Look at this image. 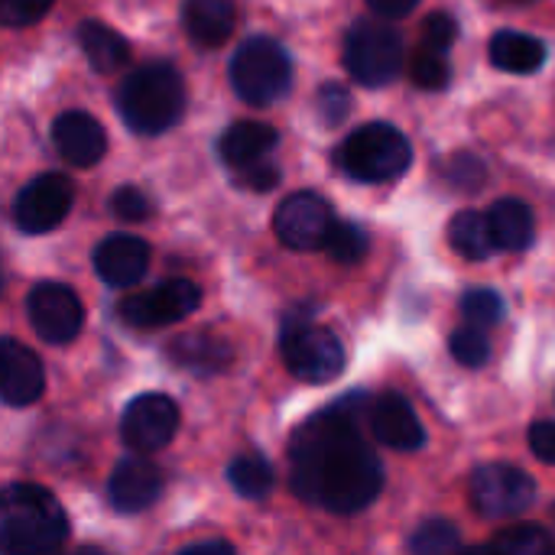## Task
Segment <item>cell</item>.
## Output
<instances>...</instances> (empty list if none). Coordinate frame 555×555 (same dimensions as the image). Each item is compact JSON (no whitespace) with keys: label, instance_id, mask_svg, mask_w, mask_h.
<instances>
[{"label":"cell","instance_id":"43","mask_svg":"<svg viewBox=\"0 0 555 555\" xmlns=\"http://www.w3.org/2000/svg\"><path fill=\"white\" fill-rule=\"evenodd\" d=\"M0 289H3V273H0Z\"/></svg>","mask_w":555,"mask_h":555},{"label":"cell","instance_id":"8","mask_svg":"<svg viewBox=\"0 0 555 555\" xmlns=\"http://www.w3.org/2000/svg\"><path fill=\"white\" fill-rule=\"evenodd\" d=\"M533 501H537V485L517 465L491 462V465L475 468L472 475V504L481 517L507 520V517L530 511Z\"/></svg>","mask_w":555,"mask_h":555},{"label":"cell","instance_id":"32","mask_svg":"<svg viewBox=\"0 0 555 555\" xmlns=\"http://www.w3.org/2000/svg\"><path fill=\"white\" fill-rule=\"evenodd\" d=\"M462 315L475 328H488V325H498L504 319V302L494 289H468L462 299Z\"/></svg>","mask_w":555,"mask_h":555},{"label":"cell","instance_id":"20","mask_svg":"<svg viewBox=\"0 0 555 555\" xmlns=\"http://www.w3.org/2000/svg\"><path fill=\"white\" fill-rule=\"evenodd\" d=\"M276 143H280V133L270 124L241 120V124L224 130V137H221V159L231 169L241 172V169H250L257 163H267L270 153L276 150Z\"/></svg>","mask_w":555,"mask_h":555},{"label":"cell","instance_id":"36","mask_svg":"<svg viewBox=\"0 0 555 555\" xmlns=\"http://www.w3.org/2000/svg\"><path fill=\"white\" fill-rule=\"evenodd\" d=\"M351 111V98L341 85H325L319 91V114L328 120V124H341Z\"/></svg>","mask_w":555,"mask_h":555},{"label":"cell","instance_id":"35","mask_svg":"<svg viewBox=\"0 0 555 555\" xmlns=\"http://www.w3.org/2000/svg\"><path fill=\"white\" fill-rule=\"evenodd\" d=\"M455 36H459V23H455L449 13H433V16L423 23V42H420V46L449 52V46L455 42Z\"/></svg>","mask_w":555,"mask_h":555},{"label":"cell","instance_id":"6","mask_svg":"<svg viewBox=\"0 0 555 555\" xmlns=\"http://www.w3.org/2000/svg\"><path fill=\"white\" fill-rule=\"evenodd\" d=\"M283 361L306 384H328L345 371L341 338L315 322L293 319L283 325Z\"/></svg>","mask_w":555,"mask_h":555},{"label":"cell","instance_id":"34","mask_svg":"<svg viewBox=\"0 0 555 555\" xmlns=\"http://www.w3.org/2000/svg\"><path fill=\"white\" fill-rule=\"evenodd\" d=\"M52 0H0V23L7 26H29L49 13Z\"/></svg>","mask_w":555,"mask_h":555},{"label":"cell","instance_id":"25","mask_svg":"<svg viewBox=\"0 0 555 555\" xmlns=\"http://www.w3.org/2000/svg\"><path fill=\"white\" fill-rule=\"evenodd\" d=\"M449 241L468 260H488L498 250L488 228V215L481 211H459L449 224Z\"/></svg>","mask_w":555,"mask_h":555},{"label":"cell","instance_id":"29","mask_svg":"<svg viewBox=\"0 0 555 555\" xmlns=\"http://www.w3.org/2000/svg\"><path fill=\"white\" fill-rule=\"evenodd\" d=\"M413 555H455L459 553V527L452 520H426L410 537Z\"/></svg>","mask_w":555,"mask_h":555},{"label":"cell","instance_id":"40","mask_svg":"<svg viewBox=\"0 0 555 555\" xmlns=\"http://www.w3.org/2000/svg\"><path fill=\"white\" fill-rule=\"evenodd\" d=\"M179 555H237V553H234V546H231V543H224V540H208V543H195V546L182 550Z\"/></svg>","mask_w":555,"mask_h":555},{"label":"cell","instance_id":"16","mask_svg":"<svg viewBox=\"0 0 555 555\" xmlns=\"http://www.w3.org/2000/svg\"><path fill=\"white\" fill-rule=\"evenodd\" d=\"M159 494H163V475L150 459L140 455L124 459L107 481V498L117 514H140L150 504H156Z\"/></svg>","mask_w":555,"mask_h":555},{"label":"cell","instance_id":"12","mask_svg":"<svg viewBox=\"0 0 555 555\" xmlns=\"http://www.w3.org/2000/svg\"><path fill=\"white\" fill-rule=\"evenodd\" d=\"M29 322L36 335L49 345H68L85 325V306L65 283H39L26 299Z\"/></svg>","mask_w":555,"mask_h":555},{"label":"cell","instance_id":"30","mask_svg":"<svg viewBox=\"0 0 555 555\" xmlns=\"http://www.w3.org/2000/svg\"><path fill=\"white\" fill-rule=\"evenodd\" d=\"M410 72H413V81L420 88H429V91H439L449 85V75H452V65H449V52H439V49H426L420 46L413 62H410Z\"/></svg>","mask_w":555,"mask_h":555},{"label":"cell","instance_id":"39","mask_svg":"<svg viewBox=\"0 0 555 555\" xmlns=\"http://www.w3.org/2000/svg\"><path fill=\"white\" fill-rule=\"evenodd\" d=\"M371 3V10L377 13V16H384V20H400V16H406L420 0H367Z\"/></svg>","mask_w":555,"mask_h":555},{"label":"cell","instance_id":"27","mask_svg":"<svg viewBox=\"0 0 555 555\" xmlns=\"http://www.w3.org/2000/svg\"><path fill=\"white\" fill-rule=\"evenodd\" d=\"M494 555H555V537L537 524L511 527L494 543Z\"/></svg>","mask_w":555,"mask_h":555},{"label":"cell","instance_id":"26","mask_svg":"<svg viewBox=\"0 0 555 555\" xmlns=\"http://www.w3.org/2000/svg\"><path fill=\"white\" fill-rule=\"evenodd\" d=\"M228 481L241 498L260 501L273 491V468L263 455H237L228 468Z\"/></svg>","mask_w":555,"mask_h":555},{"label":"cell","instance_id":"7","mask_svg":"<svg viewBox=\"0 0 555 555\" xmlns=\"http://www.w3.org/2000/svg\"><path fill=\"white\" fill-rule=\"evenodd\" d=\"M345 68L367 88L390 85L403 68V39L387 23H358L345 36Z\"/></svg>","mask_w":555,"mask_h":555},{"label":"cell","instance_id":"3","mask_svg":"<svg viewBox=\"0 0 555 555\" xmlns=\"http://www.w3.org/2000/svg\"><path fill=\"white\" fill-rule=\"evenodd\" d=\"M117 107L130 130L146 137L166 133L185 111L182 75L169 62H146L124 78Z\"/></svg>","mask_w":555,"mask_h":555},{"label":"cell","instance_id":"4","mask_svg":"<svg viewBox=\"0 0 555 555\" xmlns=\"http://www.w3.org/2000/svg\"><path fill=\"white\" fill-rule=\"evenodd\" d=\"M413 163V146L393 124H364L338 150V166L354 182H393Z\"/></svg>","mask_w":555,"mask_h":555},{"label":"cell","instance_id":"22","mask_svg":"<svg viewBox=\"0 0 555 555\" xmlns=\"http://www.w3.org/2000/svg\"><path fill=\"white\" fill-rule=\"evenodd\" d=\"M488 228L498 250H527L537 234V221L527 202L520 198H501L488 211Z\"/></svg>","mask_w":555,"mask_h":555},{"label":"cell","instance_id":"10","mask_svg":"<svg viewBox=\"0 0 555 555\" xmlns=\"http://www.w3.org/2000/svg\"><path fill=\"white\" fill-rule=\"evenodd\" d=\"M202 306V289L192 280H166L120 302V319L137 328H163L189 319Z\"/></svg>","mask_w":555,"mask_h":555},{"label":"cell","instance_id":"37","mask_svg":"<svg viewBox=\"0 0 555 555\" xmlns=\"http://www.w3.org/2000/svg\"><path fill=\"white\" fill-rule=\"evenodd\" d=\"M533 455L546 465H555V423L553 420H540L530 426V436H527Z\"/></svg>","mask_w":555,"mask_h":555},{"label":"cell","instance_id":"38","mask_svg":"<svg viewBox=\"0 0 555 555\" xmlns=\"http://www.w3.org/2000/svg\"><path fill=\"white\" fill-rule=\"evenodd\" d=\"M280 182V169L267 159V163H257L250 169H241V185L254 189V192H267Z\"/></svg>","mask_w":555,"mask_h":555},{"label":"cell","instance_id":"13","mask_svg":"<svg viewBox=\"0 0 555 555\" xmlns=\"http://www.w3.org/2000/svg\"><path fill=\"white\" fill-rule=\"evenodd\" d=\"M179 429V406L166 393H140L120 420V436L133 452H159Z\"/></svg>","mask_w":555,"mask_h":555},{"label":"cell","instance_id":"18","mask_svg":"<svg viewBox=\"0 0 555 555\" xmlns=\"http://www.w3.org/2000/svg\"><path fill=\"white\" fill-rule=\"evenodd\" d=\"M52 140H55L59 153L72 166H94L104 156V150H107L104 127L91 114H85V111L59 114L55 124H52Z\"/></svg>","mask_w":555,"mask_h":555},{"label":"cell","instance_id":"23","mask_svg":"<svg viewBox=\"0 0 555 555\" xmlns=\"http://www.w3.org/2000/svg\"><path fill=\"white\" fill-rule=\"evenodd\" d=\"M78 42H81V49H85V59L91 62V68H94L98 75H117V72H124L127 62H130V46H127V39H124L117 29H111V26H104V23H98V20L81 23Z\"/></svg>","mask_w":555,"mask_h":555},{"label":"cell","instance_id":"17","mask_svg":"<svg viewBox=\"0 0 555 555\" xmlns=\"http://www.w3.org/2000/svg\"><path fill=\"white\" fill-rule=\"evenodd\" d=\"M146 267H150V247L133 234H114L101 241L94 250V270L107 286H120V289L133 286L143 280Z\"/></svg>","mask_w":555,"mask_h":555},{"label":"cell","instance_id":"28","mask_svg":"<svg viewBox=\"0 0 555 555\" xmlns=\"http://www.w3.org/2000/svg\"><path fill=\"white\" fill-rule=\"evenodd\" d=\"M322 250H328V257L335 263H345V267L361 263L367 254V234H364V228H358L351 221H335Z\"/></svg>","mask_w":555,"mask_h":555},{"label":"cell","instance_id":"42","mask_svg":"<svg viewBox=\"0 0 555 555\" xmlns=\"http://www.w3.org/2000/svg\"><path fill=\"white\" fill-rule=\"evenodd\" d=\"M72 555H107V553H101V550H91V546H85V550H78V553H72Z\"/></svg>","mask_w":555,"mask_h":555},{"label":"cell","instance_id":"1","mask_svg":"<svg viewBox=\"0 0 555 555\" xmlns=\"http://www.w3.org/2000/svg\"><path fill=\"white\" fill-rule=\"evenodd\" d=\"M361 397L315 413L289 442L293 491L332 514H358L384 491V465L361 436Z\"/></svg>","mask_w":555,"mask_h":555},{"label":"cell","instance_id":"21","mask_svg":"<svg viewBox=\"0 0 555 555\" xmlns=\"http://www.w3.org/2000/svg\"><path fill=\"white\" fill-rule=\"evenodd\" d=\"M169 361L176 367H185L198 377H208V374H221L231 367L234 361V348L218 338V335H208V332H192V335H182L169 345Z\"/></svg>","mask_w":555,"mask_h":555},{"label":"cell","instance_id":"5","mask_svg":"<svg viewBox=\"0 0 555 555\" xmlns=\"http://www.w3.org/2000/svg\"><path fill=\"white\" fill-rule=\"evenodd\" d=\"M289 81H293L289 55L270 36L247 39L231 59V85L241 94V101L254 107L276 104L289 91Z\"/></svg>","mask_w":555,"mask_h":555},{"label":"cell","instance_id":"31","mask_svg":"<svg viewBox=\"0 0 555 555\" xmlns=\"http://www.w3.org/2000/svg\"><path fill=\"white\" fill-rule=\"evenodd\" d=\"M449 351H452V358H455L459 364H465V367H481V364H488V358H491V341H488V335H485L481 328L465 325V328H459V332L449 338Z\"/></svg>","mask_w":555,"mask_h":555},{"label":"cell","instance_id":"2","mask_svg":"<svg viewBox=\"0 0 555 555\" xmlns=\"http://www.w3.org/2000/svg\"><path fill=\"white\" fill-rule=\"evenodd\" d=\"M68 540L62 504L39 485L0 491V555H59Z\"/></svg>","mask_w":555,"mask_h":555},{"label":"cell","instance_id":"33","mask_svg":"<svg viewBox=\"0 0 555 555\" xmlns=\"http://www.w3.org/2000/svg\"><path fill=\"white\" fill-rule=\"evenodd\" d=\"M111 211H114L120 221H146V218H150V211H153V205H150V198H146L140 189L124 185V189H117V192H114V198H111Z\"/></svg>","mask_w":555,"mask_h":555},{"label":"cell","instance_id":"15","mask_svg":"<svg viewBox=\"0 0 555 555\" xmlns=\"http://www.w3.org/2000/svg\"><path fill=\"white\" fill-rule=\"evenodd\" d=\"M42 361L16 338H0V400L10 406H29L42 397Z\"/></svg>","mask_w":555,"mask_h":555},{"label":"cell","instance_id":"9","mask_svg":"<svg viewBox=\"0 0 555 555\" xmlns=\"http://www.w3.org/2000/svg\"><path fill=\"white\" fill-rule=\"evenodd\" d=\"M335 224L332 205L315 192H293L273 215V231L289 250H319Z\"/></svg>","mask_w":555,"mask_h":555},{"label":"cell","instance_id":"41","mask_svg":"<svg viewBox=\"0 0 555 555\" xmlns=\"http://www.w3.org/2000/svg\"><path fill=\"white\" fill-rule=\"evenodd\" d=\"M462 555H494V550L491 546H472V550H465Z\"/></svg>","mask_w":555,"mask_h":555},{"label":"cell","instance_id":"19","mask_svg":"<svg viewBox=\"0 0 555 555\" xmlns=\"http://www.w3.org/2000/svg\"><path fill=\"white\" fill-rule=\"evenodd\" d=\"M182 23L195 46L218 49L237 26V7L234 0H189L182 7Z\"/></svg>","mask_w":555,"mask_h":555},{"label":"cell","instance_id":"24","mask_svg":"<svg viewBox=\"0 0 555 555\" xmlns=\"http://www.w3.org/2000/svg\"><path fill=\"white\" fill-rule=\"evenodd\" d=\"M491 62L501 72H514V75H530L546 62V46L537 36L527 33H514L504 29L491 39Z\"/></svg>","mask_w":555,"mask_h":555},{"label":"cell","instance_id":"14","mask_svg":"<svg viewBox=\"0 0 555 555\" xmlns=\"http://www.w3.org/2000/svg\"><path fill=\"white\" fill-rule=\"evenodd\" d=\"M367 423H371L374 439L380 446H387V449L416 452L426 442V433H423V423H420L416 410L400 393H380V397H374L371 406H367Z\"/></svg>","mask_w":555,"mask_h":555},{"label":"cell","instance_id":"11","mask_svg":"<svg viewBox=\"0 0 555 555\" xmlns=\"http://www.w3.org/2000/svg\"><path fill=\"white\" fill-rule=\"evenodd\" d=\"M75 202V189L62 172H42L33 182H26L16 195L13 218L16 228L26 234H46L59 228Z\"/></svg>","mask_w":555,"mask_h":555}]
</instances>
